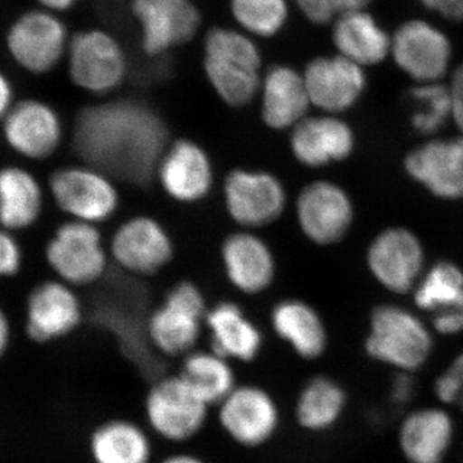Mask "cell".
<instances>
[{
    "instance_id": "603a6c76",
    "label": "cell",
    "mask_w": 463,
    "mask_h": 463,
    "mask_svg": "<svg viewBox=\"0 0 463 463\" xmlns=\"http://www.w3.org/2000/svg\"><path fill=\"white\" fill-rule=\"evenodd\" d=\"M81 318L80 303L71 289L58 282L38 286L27 304V334L36 341H50L70 334Z\"/></svg>"
},
{
    "instance_id": "836d02e7",
    "label": "cell",
    "mask_w": 463,
    "mask_h": 463,
    "mask_svg": "<svg viewBox=\"0 0 463 463\" xmlns=\"http://www.w3.org/2000/svg\"><path fill=\"white\" fill-rule=\"evenodd\" d=\"M411 99L414 103L412 125L419 133H437L453 116L452 94L446 85H419L411 90Z\"/></svg>"
},
{
    "instance_id": "30bf717a",
    "label": "cell",
    "mask_w": 463,
    "mask_h": 463,
    "mask_svg": "<svg viewBox=\"0 0 463 463\" xmlns=\"http://www.w3.org/2000/svg\"><path fill=\"white\" fill-rule=\"evenodd\" d=\"M224 196L232 218L243 227L273 223L286 206L281 182L265 172L234 170L225 179Z\"/></svg>"
},
{
    "instance_id": "5b68a950",
    "label": "cell",
    "mask_w": 463,
    "mask_h": 463,
    "mask_svg": "<svg viewBox=\"0 0 463 463\" xmlns=\"http://www.w3.org/2000/svg\"><path fill=\"white\" fill-rule=\"evenodd\" d=\"M218 421L231 440L245 448L264 446L279 431L281 410L261 386L237 385L218 405Z\"/></svg>"
},
{
    "instance_id": "7c38bea8",
    "label": "cell",
    "mask_w": 463,
    "mask_h": 463,
    "mask_svg": "<svg viewBox=\"0 0 463 463\" xmlns=\"http://www.w3.org/2000/svg\"><path fill=\"white\" fill-rule=\"evenodd\" d=\"M70 75L85 90L106 93L121 84L125 76L123 51L103 32L80 33L70 45Z\"/></svg>"
},
{
    "instance_id": "484cf974",
    "label": "cell",
    "mask_w": 463,
    "mask_h": 463,
    "mask_svg": "<svg viewBox=\"0 0 463 463\" xmlns=\"http://www.w3.org/2000/svg\"><path fill=\"white\" fill-rule=\"evenodd\" d=\"M205 319L214 352L230 361L251 362L257 358L263 336L239 306L218 304Z\"/></svg>"
},
{
    "instance_id": "83f0119b",
    "label": "cell",
    "mask_w": 463,
    "mask_h": 463,
    "mask_svg": "<svg viewBox=\"0 0 463 463\" xmlns=\"http://www.w3.org/2000/svg\"><path fill=\"white\" fill-rule=\"evenodd\" d=\"M272 326L274 332L307 361L318 359L327 349V331L321 317L303 301L279 303L272 312Z\"/></svg>"
},
{
    "instance_id": "1f68e13d",
    "label": "cell",
    "mask_w": 463,
    "mask_h": 463,
    "mask_svg": "<svg viewBox=\"0 0 463 463\" xmlns=\"http://www.w3.org/2000/svg\"><path fill=\"white\" fill-rule=\"evenodd\" d=\"M179 374L212 407L221 403L237 386L230 359L214 350L185 355Z\"/></svg>"
},
{
    "instance_id": "8992f818",
    "label": "cell",
    "mask_w": 463,
    "mask_h": 463,
    "mask_svg": "<svg viewBox=\"0 0 463 463\" xmlns=\"http://www.w3.org/2000/svg\"><path fill=\"white\" fill-rule=\"evenodd\" d=\"M203 315L205 304L200 289L190 282L179 283L148 319L149 343L161 354H190L200 339Z\"/></svg>"
},
{
    "instance_id": "ac0fdd59",
    "label": "cell",
    "mask_w": 463,
    "mask_h": 463,
    "mask_svg": "<svg viewBox=\"0 0 463 463\" xmlns=\"http://www.w3.org/2000/svg\"><path fill=\"white\" fill-rule=\"evenodd\" d=\"M404 166L435 196L463 199V136L426 143L408 155Z\"/></svg>"
},
{
    "instance_id": "6da1fadb",
    "label": "cell",
    "mask_w": 463,
    "mask_h": 463,
    "mask_svg": "<svg viewBox=\"0 0 463 463\" xmlns=\"http://www.w3.org/2000/svg\"><path fill=\"white\" fill-rule=\"evenodd\" d=\"M167 138L160 116L143 103L118 100L84 109L76 118L74 148L103 174L147 184Z\"/></svg>"
},
{
    "instance_id": "e575fe53",
    "label": "cell",
    "mask_w": 463,
    "mask_h": 463,
    "mask_svg": "<svg viewBox=\"0 0 463 463\" xmlns=\"http://www.w3.org/2000/svg\"><path fill=\"white\" fill-rule=\"evenodd\" d=\"M232 12L241 25L260 36H272L288 20L286 0H232Z\"/></svg>"
},
{
    "instance_id": "8fae6325",
    "label": "cell",
    "mask_w": 463,
    "mask_h": 463,
    "mask_svg": "<svg viewBox=\"0 0 463 463\" xmlns=\"http://www.w3.org/2000/svg\"><path fill=\"white\" fill-rule=\"evenodd\" d=\"M455 438V419L441 404L405 414L397 434L399 450L407 463H444Z\"/></svg>"
},
{
    "instance_id": "4fadbf2b",
    "label": "cell",
    "mask_w": 463,
    "mask_h": 463,
    "mask_svg": "<svg viewBox=\"0 0 463 463\" xmlns=\"http://www.w3.org/2000/svg\"><path fill=\"white\" fill-rule=\"evenodd\" d=\"M297 210L301 230L318 245H331L343 240L354 216L345 191L330 182L307 185L298 196Z\"/></svg>"
},
{
    "instance_id": "f546056e",
    "label": "cell",
    "mask_w": 463,
    "mask_h": 463,
    "mask_svg": "<svg viewBox=\"0 0 463 463\" xmlns=\"http://www.w3.org/2000/svg\"><path fill=\"white\" fill-rule=\"evenodd\" d=\"M347 407V392L336 380L317 376L307 381L295 403V419L304 430H331L343 419Z\"/></svg>"
},
{
    "instance_id": "7dc6e473",
    "label": "cell",
    "mask_w": 463,
    "mask_h": 463,
    "mask_svg": "<svg viewBox=\"0 0 463 463\" xmlns=\"http://www.w3.org/2000/svg\"><path fill=\"white\" fill-rule=\"evenodd\" d=\"M43 5L50 9H56V11H66L71 8L78 3L79 0H39Z\"/></svg>"
},
{
    "instance_id": "52a82bcc",
    "label": "cell",
    "mask_w": 463,
    "mask_h": 463,
    "mask_svg": "<svg viewBox=\"0 0 463 463\" xmlns=\"http://www.w3.org/2000/svg\"><path fill=\"white\" fill-rule=\"evenodd\" d=\"M392 53L399 69L413 80L438 83L449 66L452 45L431 24L410 20L392 36Z\"/></svg>"
},
{
    "instance_id": "ab89813d",
    "label": "cell",
    "mask_w": 463,
    "mask_h": 463,
    "mask_svg": "<svg viewBox=\"0 0 463 463\" xmlns=\"http://www.w3.org/2000/svg\"><path fill=\"white\" fill-rule=\"evenodd\" d=\"M413 373H398L390 388V398L394 404L405 405L410 403L416 394V381Z\"/></svg>"
},
{
    "instance_id": "7a4b0ae2",
    "label": "cell",
    "mask_w": 463,
    "mask_h": 463,
    "mask_svg": "<svg viewBox=\"0 0 463 463\" xmlns=\"http://www.w3.org/2000/svg\"><path fill=\"white\" fill-rule=\"evenodd\" d=\"M434 349L425 323L403 307L381 306L371 316L365 354L397 373H414L428 364Z\"/></svg>"
},
{
    "instance_id": "d6a6232c",
    "label": "cell",
    "mask_w": 463,
    "mask_h": 463,
    "mask_svg": "<svg viewBox=\"0 0 463 463\" xmlns=\"http://www.w3.org/2000/svg\"><path fill=\"white\" fill-rule=\"evenodd\" d=\"M414 303L432 315L462 307V270L449 261L435 264L417 286Z\"/></svg>"
},
{
    "instance_id": "ee69618b",
    "label": "cell",
    "mask_w": 463,
    "mask_h": 463,
    "mask_svg": "<svg viewBox=\"0 0 463 463\" xmlns=\"http://www.w3.org/2000/svg\"><path fill=\"white\" fill-rule=\"evenodd\" d=\"M373 2V0H336L337 12L343 14L346 12L364 11Z\"/></svg>"
},
{
    "instance_id": "44dd1931",
    "label": "cell",
    "mask_w": 463,
    "mask_h": 463,
    "mask_svg": "<svg viewBox=\"0 0 463 463\" xmlns=\"http://www.w3.org/2000/svg\"><path fill=\"white\" fill-rule=\"evenodd\" d=\"M354 146L352 128L332 116L303 118L292 130V154L306 166L321 167L345 160Z\"/></svg>"
},
{
    "instance_id": "d4e9b609",
    "label": "cell",
    "mask_w": 463,
    "mask_h": 463,
    "mask_svg": "<svg viewBox=\"0 0 463 463\" xmlns=\"http://www.w3.org/2000/svg\"><path fill=\"white\" fill-rule=\"evenodd\" d=\"M304 76L288 66H273L263 83L264 123L273 129L294 128L306 118L310 106Z\"/></svg>"
},
{
    "instance_id": "e0dca14e",
    "label": "cell",
    "mask_w": 463,
    "mask_h": 463,
    "mask_svg": "<svg viewBox=\"0 0 463 463\" xmlns=\"http://www.w3.org/2000/svg\"><path fill=\"white\" fill-rule=\"evenodd\" d=\"M133 12L143 27V48L157 56L194 38L201 17L191 0H133Z\"/></svg>"
},
{
    "instance_id": "3957f363",
    "label": "cell",
    "mask_w": 463,
    "mask_h": 463,
    "mask_svg": "<svg viewBox=\"0 0 463 463\" xmlns=\"http://www.w3.org/2000/svg\"><path fill=\"white\" fill-rule=\"evenodd\" d=\"M261 57L257 45L233 30H210L205 39L207 79L227 105L242 108L258 93Z\"/></svg>"
},
{
    "instance_id": "74e56055",
    "label": "cell",
    "mask_w": 463,
    "mask_h": 463,
    "mask_svg": "<svg viewBox=\"0 0 463 463\" xmlns=\"http://www.w3.org/2000/svg\"><path fill=\"white\" fill-rule=\"evenodd\" d=\"M297 3L307 20L317 25H326L339 14L336 0H297Z\"/></svg>"
},
{
    "instance_id": "f6af8a7d",
    "label": "cell",
    "mask_w": 463,
    "mask_h": 463,
    "mask_svg": "<svg viewBox=\"0 0 463 463\" xmlns=\"http://www.w3.org/2000/svg\"><path fill=\"white\" fill-rule=\"evenodd\" d=\"M158 463H207L201 457L190 452L173 453Z\"/></svg>"
},
{
    "instance_id": "60d3db41",
    "label": "cell",
    "mask_w": 463,
    "mask_h": 463,
    "mask_svg": "<svg viewBox=\"0 0 463 463\" xmlns=\"http://www.w3.org/2000/svg\"><path fill=\"white\" fill-rule=\"evenodd\" d=\"M426 8L450 21H463V0H420Z\"/></svg>"
},
{
    "instance_id": "bcb514c9",
    "label": "cell",
    "mask_w": 463,
    "mask_h": 463,
    "mask_svg": "<svg viewBox=\"0 0 463 463\" xmlns=\"http://www.w3.org/2000/svg\"><path fill=\"white\" fill-rule=\"evenodd\" d=\"M9 340V325L7 318H5V313L0 309V355L5 352L7 347Z\"/></svg>"
},
{
    "instance_id": "9c48e42d",
    "label": "cell",
    "mask_w": 463,
    "mask_h": 463,
    "mask_svg": "<svg viewBox=\"0 0 463 463\" xmlns=\"http://www.w3.org/2000/svg\"><path fill=\"white\" fill-rule=\"evenodd\" d=\"M47 259L61 279L74 285L97 281L106 268L99 231L85 222L61 225L48 245Z\"/></svg>"
},
{
    "instance_id": "d590c367",
    "label": "cell",
    "mask_w": 463,
    "mask_h": 463,
    "mask_svg": "<svg viewBox=\"0 0 463 463\" xmlns=\"http://www.w3.org/2000/svg\"><path fill=\"white\" fill-rule=\"evenodd\" d=\"M432 392L439 404L457 407L463 412V353L435 379Z\"/></svg>"
},
{
    "instance_id": "d6986e66",
    "label": "cell",
    "mask_w": 463,
    "mask_h": 463,
    "mask_svg": "<svg viewBox=\"0 0 463 463\" xmlns=\"http://www.w3.org/2000/svg\"><path fill=\"white\" fill-rule=\"evenodd\" d=\"M112 254L129 272L154 274L173 257L169 234L154 219L138 216L121 225L112 240Z\"/></svg>"
},
{
    "instance_id": "7402d4cb",
    "label": "cell",
    "mask_w": 463,
    "mask_h": 463,
    "mask_svg": "<svg viewBox=\"0 0 463 463\" xmlns=\"http://www.w3.org/2000/svg\"><path fill=\"white\" fill-rule=\"evenodd\" d=\"M164 190L173 199L194 203L203 199L213 185V167L206 152L196 143H174L158 164Z\"/></svg>"
},
{
    "instance_id": "ba28073f",
    "label": "cell",
    "mask_w": 463,
    "mask_h": 463,
    "mask_svg": "<svg viewBox=\"0 0 463 463\" xmlns=\"http://www.w3.org/2000/svg\"><path fill=\"white\" fill-rule=\"evenodd\" d=\"M51 190L61 210L79 222L96 223L114 214L118 191L106 174L90 167H66L51 176Z\"/></svg>"
},
{
    "instance_id": "9a60e30c",
    "label": "cell",
    "mask_w": 463,
    "mask_h": 463,
    "mask_svg": "<svg viewBox=\"0 0 463 463\" xmlns=\"http://www.w3.org/2000/svg\"><path fill=\"white\" fill-rule=\"evenodd\" d=\"M419 239L405 228H389L368 249L367 261L374 279L390 291L405 294L413 288L423 268Z\"/></svg>"
},
{
    "instance_id": "4dcf8cb0",
    "label": "cell",
    "mask_w": 463,
    "mask_h": 463,
    "mask_svg": "<svg viewBox=\"0 0 463 463\" xmlns=\"http://www.w3.org/2000/svg\"><path fill=\"white\" fill-rule=\"evenodd\" d=\"M43 194L33 174L20 167L0 170V223L7 230L30 227L41 215Z\"/></svg>"
},
{
    "instance_id": "8d00e7d4",
    "label": "cell",
    "mask_w": 463,
    "mask_h": 463,
    "mask_svg": "<svg viewBox=\"0 0 463 463\" xmlns=\"http://www.w3.org/2000/svg\"><path fill=\"white\" fill-rule=\"evenodd\" d=\"M23 260L20 246L11 234L0 231V277L18 272Z\"/></svg>"
},
{
    "instance_id": "7bdbcfd3",
    "label": "cell",
    "mask_w": 463,
    "mask_h": 463,
    "mask_svg": "<svg viewBox=\"0 0 463 463\" xmlns=\"http://www.w3.org/2000/svg\"><path fill=\"white\" fill-rule=\"evenodd\" d=\"M12 102V88L5 76L0 72V118L7 115Z\"/></svg>"
},
{
    "instance_id": "4316f807",
    "label": "cell",
    "mask_w": 463,
    "mask_h": 463,
    "mask_svg": "<svg viewBox=\"0 0 463 463\" xmlns=\"http://www.w3.org/2000/svg\"><path fill=\"white\" fill-rule=\"evenodd\" d=\"M341 56L359 66L383 62L392 51L388 33L364 11L346 12L336 21L332 33Z\"/></svg>"
},
{
    "instance_id": "b9f144b4",
    "label": "cell",
    "mask_w": 463,
    "mask_h": 463,
    "mask_svg": "<svg viewBox=\"0 0 463 463\" xmlns=\"http://www.w3.org/2000/svg\"><path fill=\"white\" fill-rule=\"evenodd\" d=\"M449 90L453 102L452 118H455L457 127L463 136V65L457 67Z\"/></svg>"
},
{
    "instance_id": "cb8c5ba5",
    "label": "cell",
    "mask_w": 463,
    "mask_h": 463,
    "mask_svg": "<svg viewBox=\"0 0 463 463\" xmlns=\"http://www.w3.org/2000/svg\"><path fill=\"white\" fill-rule=\"evenodd\" d=\"M222 254L228 277L241 291L258 294L272 283L276 269L272 251L254 234H232Z\"/></svg>"
},
{
    "instance_id": "2e32d148",
    "label": "cell",
    "mask_w": 463,
    "mask_h": 463,
    "mask_svg": "<svg viewBox=\"0 0 463 463\" xmlns=\"http://www.w3.org/2000/svg\"><path fill=\"white\" fill-rule=\"evenodd\" d=\"M303 76L310 102L332 114L353 108L367 85L362 66L343 56L316 58Z\"/></svg>"
},
{
    "instance_id": "5bb4252c",
    "label": "cell",
    "mask_w": 463,
    "mask_h": 463,
    "mask_svg": "<svg viewBox=\"0 0 463 463\" xmlns=\"http://www.w3.org/2000/svg\"><path fill=\"white\" fill-rule=\"evenodd\" d=\"M12 57L27 71L44 74L57 65L66 45V29L48 12H27L8 33Z\"/></svg>"
},
{
    "instance_id": "ffe728a7",
    "label": "cell",
    "mask_w": 463,
    "mask_h": 463,
    "mask_svg": "<svg viewBox=\"0 0 463 463\" xmlns=\"http://www.w3.org/2000/svg\"><path fill=\"white\" fill-rule=\"evenodd\" d=\"M8 145L23 156H51L62 137L60 118L53 109L38 100H24L9 109L5 120Z\"/></svg>"
},
{
    "instance_id": "f35d334b",
    "label": "cell",
    "mask_w": 463,
    "mask_h": 463,
    "mask_svg": "<svg viewBox=\"0 0 463 463\" xmlns=\"http://www.w3.org/2000/svg\"><path fill=\"white\" fill-rule=\"evenodd\" d=\"M432 327L439 335L453 336L463 332V307L432 315Z\"/></svg>"
},
{
    "instance_id": "f1b7e54d",
    "label": "cell",
    "mask_w": 463,
    "mask_h": 463,
    "mask_svg": "<svg viewBox=\"0 0 463 463\" xmlns=\"http://www.w3.org/2000/svg\"><path fill=\"white\" fill-rule=\"evenodd\" d=\"M90 449L94 463H151L154 452L148 432L127 419L100 423L91 434Z\"/></svg>"
},
{
    "instance_id": "277c9868",
    "label": "cell",
    "mask_w": 463,
    "mask_h": 463,
    "mask_svg": "<svg viewBox=\"0 0 463 463\" xmlns=\"http://www.w3.org/2000/svg\"><path fill=\"white\" fill-rule=\"evenodd\" d=\"M212 405L181 374L157 377L145 398L149 430L170 443H185L205 428Z\"/></svg>"
}]
</instances>
